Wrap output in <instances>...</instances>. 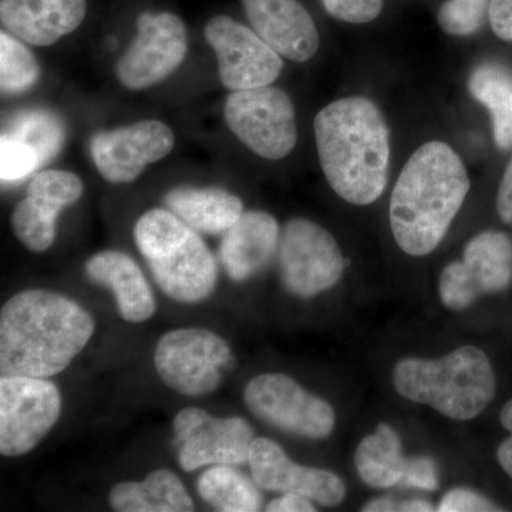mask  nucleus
Returning a JSON list of instances; mask_svg holds the SVG:
<instances>
[{"instance_id": "nucleus-1", "label": "nucleus", "mask_w": 512, "mask_h": 512, "mask_svg": "<svg viewBox=\"0 0 512 512\" xmlns=\"http://www.w3.org/2000/svg\"><path fill=\"white\" fill-rule=\"evenodd\" d=\"M94 319L59 293L30 289L0 312L2 376L49 379L59 375L92 339Z\"/></svg>"}, {"instance_id": "nucleus-2", "label": "nucleus", "mask_w": 512, "mask_h": 512, "mask_svg": "<svg viewBox=\"0 0 512 512\" xmlns=\"http://www.w3.org/2000/svg\"><path fill=\"white\" fill-rule=\"evenodd\" d=\"M313 127L332 190L350 204L379 200L390 165V131L379 107L366 97H345L320 110Z\"/></svg>"}, {"instance_id": "nucleus-3", "label": "nucleus", "mask_w": 512, "mask_h": 512, "mask_svg": "<svg viewBox=\"0 0 512 512\" xmlns=\"http://www.w3.org/2000/svg\"><path fill=\"white\" fill-rule=\"evenodd\" d=\"M470 191L463 160L443 141H429L404 164L390 200L397 245L412 256L429 255L446 237Z\"/></svg>"}, {"instance_id": "nucleus-4", "label": "nucleus", "mask_w": 512, "mask_h": 512, "mask_svg": "<svg viewBox=\"0 0 512 512\" xmlns=\"http://www.w3.org/2000/svg\"><path fill=\"white\" fill-rule=\"evenodd\" d=\"M393 380L404 399L429 404L454 420L474 419L495 394L493 366L476 346H463L436 360L407 357L394 367Z\"/></svg>"}, {"instance_id": "nucleus-5", "label": "nucleus", "mask_w": 512, "mask_h": 512, "mask_svg": "<svg viewBox=\"0 0 512 512\" xmlns=\"http://www.w3.org/2000/svg\"><path fill=\"white\" fill-rule=\"evenodd\" d=\"M134 241L168 298L181 303L210 298L217 285V262L197 231L173 211H147L134 227Z\"/></svg>"}, {"instance_id": "nucleus-6", "label": "nucleus", "mask_w": 512, "mask_h": 512, "mask_svg": "<svg viewBox=\"0 0 512 512\" xmlns=\"http://www.w3.org/2000/svg\"><path fill=\"white\" fill-rule=\"evenodd\" d=\"M154 365L161 380L175 392L201 397L220 387L222 370L232 369L234 355L217 333L175 329L158 340Z\"/></svg>"}, {"instance_id": "nucleus-7", "label": "nucleus", "mask_w": 512, "mask_h": 512, "mask_svg": "<svg viewBox=\"0 0 512 512\" xmlns=\"http://www.w3.org/2000/svg\"><path fill=\"white\" fill-rule=\"evenodd\" d=\"M224 116L232 133L265 160H282L298 141L291 97L276 87L232 92L225 101Z\"/></svg>"}, {"instance_id": "nucleus-8", "label": "nucleus", "mask_w": 512, "mask_h": 512, "mask_svg": "<svg viewBox=\"0 0 512 512\" xmlns=\"http://www.w3.org/2000/svg\"><path fill=\"white\" fill-rule=\"evenodd\" d=\"M62 413L56 384L46 379L2 376L0 379V453L28 454L45 439Z\"/></svg>"}, {"instance_id": "nucleus-9", "label": "nucleus", "mask_w": 512, "mask_h": 512, "mask_svg": "<svg viewBox=\"0 0 512 512\" xmlns=\"http://www.w3.org/2000/svg\"><path fill=\"white\" fill-rule=\"evenodd\" d=\"M279 268L286 291L309 299L338 284L346 259L330 232L298 218L289 221L282 234Z\"/></svg>"}, {"instance_id": "nucleus-10", "label": "nucleus", "mask_w": 512, "mask_h": 512, "mask_svg": "<svg viewBox=\"0 0 512 512\" xmlns=\"http://www.w3.org/2000/svg\"><path fill=\"white\" fill-rule=\"evenodd\" d=\"M244 402L259 420L296 436L325 439L335 427L330 404L281 373L254 377L245 387Z\"/></svg>"}, {"instance_id": "nucleus-11", "label": "nucleus", "mask_w": 512, "mask_h": 512, "mask_svg": "<svg viewBox=\"0 0 512 512\" xmlns=\"http://www.w3.org/2000/svg\"><path fill=\"white\" fill-rule=\"evenodd\" d=\"M174 450L187 473L205 466L248 463L254 430L241 417L217 419L205 410L188 407L174 419Z\"/></svg>"}, {"instance_id": "nucleus-12", "label": "nucleus", "mask_w": 512, "mask_h": 512, "mask_svg": "<svg viewBox=\"0 0 512 512\" xmlns=\"http://www.w3.org/2000/svg\"><path fill=\"white\" fill-rule=\"evenodd\" d=\"M511 282V238L503 232L484 231L468 242L463 261L444 268L441 302L451 311H463L481 296L505 291Z\"/></svg>"}, {"instance_id": "nucleus-13", "label": "nucleus", "mask_w": 512, "mask_h": 512, "mask_svg": "<svg viewBox=\"0 0 512 512\" xmlns=\"http://www.w3.org/2000/svg\"><path fill=\"white\" fill-rule=\"evenodd\" d=\"M187 50V29L177 15L141 13L137 37L117 62V79L130 90L156 86L180 67Z\"/></svg>"}, {"instance_id": "nucleus-14", "label": "nucleus", "mask_w": 512, "mask_h": 512, "mask_svg": "<svg viewBox=\"0 0 512 512\" xmlns=\"http://www.w3.org/2000/svg\"><path fill=\"white\" fill-rule=\"evenodd\" d=\"M204 35L217 55L221 83L232 92L271 86L284 69L276 50L254 29L229 16L212 18Z\"/></svg>"}, {"instance_id": "nucleus-15", "label": "nucleus", "mask_w": 512, "mask_h": 512, "mask_svg": "<svg viewBox=\"0 0 512 512\" xmlns=\"http://www.w3.org/2000/svg\"><path fill=\"white\" fill-rule=\"evenodd\" d=\"M174 141L170 127L161 121L144 120L96 134L90 141V153L109 183L127 184L137 180L147 165L168 156Z\"/></svg>"}, {"instance_id": "nucleus-16", "label": "nucleus", "mask_w": 512, "mask_h": 512, "mask_svg": "<svg viewBox=\"0 0 512 512\" xmlns=\"http://www.w3.org/2000/svg\"><path fill=\"white\" fill-rule=\"evenodd\" d=\"M82 180L69 171L50 170L30 181L28 197L16 205L12 227L16 237L33 252H45L56 237V220L63 208L82 198Z\"/></svg>"}, {"instance_id": "nucleus-17", "label": "nucleus", "mask_w": 512, "mask_h": 512, "mask_svg": "<svg viewBox=\"0 0 512 512\" xmlns=\"http://www.w3.org/2000/svg\"><path fill=\"white\" fill-rule=\"evenodd\" d=\"M252 478L262 490L299 494L320 505H338L346 495V485L335 473L322 468L298 466L275 441L255 439L249 453Z\"/></svg>"}, {"instance_id": "nucleus-18", "label": "nucleus", "mask_w": 512, "mask_h": 512, "mask_svg": "<svg viewBox=\"0 0 512 512\" xmlns=\"http://www.w3.org/2000/svg\"><path fill=\"white\" fill-rule=\"evenodd\" d=\"M252 29L279 55L303 63L318 53L319 33L299 0H242Z\"/></svg>"}, {"instance_id": "nucleus-19", "label": "nucleus", "mask_w": 512, "mask_h": 512, "mask_svg": "<svg viewBox=\"0 0 512 512\" xmlns=\"http://www.w3.org/2000/svg\"><path fill=\"white\" fill-rule=\"evenodd\" d=\"M86 9V0H0V20L29 45L52 46L82 25Z\"/></svg>"}, {"instance_id": "nucleus-20", "label": "nucleus", "mask_w": 512, "mask_h": 512, "mask_svg": "<svg viewBox=\"0 0 512 512\" xmlns=\"http://www.w3.org/2000/svg\"><path fill=\"white\" fill-rule=\"evenodd\" d=\"M278 242V222L271 214L244 212L224 234L220 247L221 264L232 281H247L269 264Z\"/></svg>"}, {"instance_id": "nucleus-21", "label": "nucleus", "mask_w": 512, "mask_h": 512, "mask_svg": "<svg viewBox=\"0 0 512 512\" xmlns=\"http://www.w3.org/2000/svg\"><path fill=\"white\" fill-rule=\"evenodd\" d=\"M84 271L94 284L114 293L120 316L127 322L143 323L156 313V298L146 276L124 252H99L86 262Z\"/></svg>"}, {"instance_id": "nucleus-22", "label": "nucleus", "mask_w": 512, "mask_h": 512, "mask_svg": "<svg viewBox=\"0 0 512 512\" xmlns=\"http://www.w3.org/2000/svg\"><path fill=\"white\" fill-rule=\"evenodd\" d=\"M164 201L168 210L204 234H225L244 214V204L237 195L222 188H174Z\"/></svg>"}, {"instance_id": "nucleus-23", "label": "nucleus", "mask_w": 512, "mask_h": 512, "mask_svg": "<svg viewBox=\"0 0 512 512\" xmlns=\"http://www.w3.org/2000/svg\"><path fill=\"white\" fill-rule=\"evenodd\" d=\"M110 505L120 512H192L194 501L170 470L148 474L141 483L127 481L111 488Z\"/></svg>"}, {"instance_id": "nucleus-24", "label": "nucleus", "mask_w": 512, "mask_h": 512, "mask_svg": "<svg viewBox=\"0 0 512 512\" xmlns=\"http://www.w3.org/2000/svg\"><path fill=\"white\" fill-rule=\"evenodd\" d=\"M474 99L487 107L493 121L494 140L501 150L512 147V70L503 63L478 64L468 79Z\"/></svg>"}, {"instance_id": "nucleus-25", "label": "nucleus", "mask_w": 512, "mask_h": 512, "mask_svg": "<svg viewBox=\"0 0 512 512\" xmlns=\"http://www.w3.org/2000/svg\"><path fill=\"white\" fill-rule=\"evenodd\" d=\"M406 460L399 434L383 423L377 426L372 436L360 441L355 454L360 480L373 488L402 484Z\"/></svg>"}, {"instance_id": "nucleus-26", "label": "nucleus", "mask_w": 512, "mask_h": 512, "mask_svg": "<svg viewBox=\"0 0 512 512\" xmlns=\"http://www.w3.org/2000/svg\"><path fill=\"white\" fill-rule=\"evenodd\" d=\"M197 490L217 511L255 512L262 507L258 485L234 466H211L198 478Z\"/></svg>"}, {"instance_id": "nucleus-27", "label": "nucleus", "mask_w": 512, "mask_h": 512, "mask_svg": "<svg viewBox=\"0 0 512 512\" xmlns=\"http://www.w3.org/2000/svg\"><path fill=\"white\" fill-rule=\"evenodd\" d=\"M3 134L28 144L39 154L42 165H45L62 148L64 127L62 120L50 111L25 110L9 120L8 130L3 131Z\"/></svg>"}, {"instance_id": "nucleus-28", "label": "nucleus", "mask_w": 512, "mask_h": 512, "mask_svg": "<svg viewBox=\"0 0 512 512\" xmlns=\"http://www.w3.org/2000/svg\"><path fill=\"white\" fill-rule=\"evenodd\" d=\"M40 66L35 55L16 36L0 33V87L3 94H19L35 86Z\"/></svg>"}, {"instance_id": "nucleus-29", "label": "nucleus", "mask_w": 512, "mask_h": 512, "mask_svg": "<svg viewBox=\"0 0 512 512\" xmlns=\"http://www.w3.org/2000/svg\"><path fill=\"white\" fill-rule=\"evenodd\" d=\"M488 8L490 0H446L437 13V20L448 35L471 36L483 28Z\"/></svg>"}, {"instance_id": "nucleus-30", "label": "nucleus", "mask_w": 512, "mask_h": 512, "mask_svg": "<svg viewBox=\"0 0 512 512\" xmlns=\"http://www.w3.org/2000/svg\"><path fill=\"white\" fill-rule=\"evenodd\" d=\"M42 167L39 154L28 144L2 134L0 140V177L3 183L22 180L37 168Z\"/></svg>"}, {"instance_id": "nucleus-31", "label": "nucleus", "mask_w": 512, "mask_h": 512, "mask_svg": "<svg viewBox=\"0 0 512 512\" xmlns=\"http://www.w3.org/2000/svg\"><path fill=\"white\" fill-rule=\"evenodd\" d=\"M332 18L352 25L372 22L382 13L383 0H322Z\"/></svg>"}, {"instance_id": "nucleus-32", "label": "nucleus", "mask_w": 512, "mask_h": 512, "mask_svg": "<svg viewBox=\"0 0 512 512\" xmlns=\"http://www.w3.org/2000/svg\"><path fill=\"white\" fill-rule=\"evenodd\" d=\"M402 484L420 490L434 491L439 487L437 466L429 457L407 458Z\"/></svg>"}, {"instance_id": "nucleus-33", "label": "nucleus", "mask_w": 512, "mask_h": 512, "mask_svg": "<svg viewBox=\"0 0 512 512\" xmlns=\"http://www.w3.org/2000/svg\"><path fill=\"white\" fill-rule=\"evenodd\" d=\"M437 510L440 512L500 511V508L483 495L466 488H456L444 495Z\"/></svg>"}, {"instance_id": "nucleus-34", "label": "nucleus", "mask_w": 512, "mask_h": 512, "mask_svg": "<svg viewBox=\"0 0 512 512\" xmlns=\"http://www.w3.org/2000/svg\"><path fill=\"white\" fill-rule=\"evenodd\" d=\"M488 22L498 39L512 43V0H490Z\"/></svg>"}, {"instance_id": "nucleus-35", "label": "nucleus", "mask_w": 512, "mask_h": 512, "mask_svg": "<svg viewBox=\"0 0 512 512\" xmlns=\"http://www.w3.org/2000/svg\"><path fill=\"white\" fill-rule=\"evenodd\" d=\"M500 420L504 429L510 433V436L498 447V463L503 467L505 473L512 478V399L505 404L503 412H501Z\"/></svg>"}, {"instance_id": "nucleus-36", "label": "nucleus", "mask_w": 512, "mask_h": 512, "mask_svg": "<svg viewBox=\"0 0 512 512\" xmlns=\"http://www.w3.org/2000/svg\"><path fill=\"white\" fill-rule=\"evenodd\" d=\"M268 512H312L316 511L315 505L308 497L299 494H284L282 497L271 501L266 507Z\"/></svg>"}, {"instance_id": "nucleus-37", "label": "nucleus", "mask_w": 512, "mask_h": 512, "mask_svg": "<svg viewBox=\"0 0 512 512\" xmlns=\"http://www.w3.org/2000/svg\"><path fill=\"white\" fill-rule=\"evenodd\" d=\"M497 211L501 220L512 225V158L505 168L497 195Z\"/></svg>"}, {"instance_id": "nucleus-38", "label": "nucleus", "mask_w": 512, "mask_h": 512, "mask_svg": "<svg viewBox=\"0 0 512 512\" xmlns=\"http://www.w3.org/2000/svg\"><path fill=\"white\" fill-rule=\"evenodd\" d=\"M363 511L369 512H386V511H399V504L394 503L392 498H377V500L370 501L365 505Z\"/></svg>"}, {"instance_id": "nucleus-39", "label": "nucleus", "mask_w": 512, "mask_h": 512, "mask_svg": "<svg viewBox=\"0 0 512 512\" xmlns=\"http://www.w3.org/2000/svg\"><path fill=\"white\" fill-rule=\"evenodd\" d=\"M399 511H433V507H431V504L427 503V501L410 500L399 504Z\"/></svg>"}]
</instances>
